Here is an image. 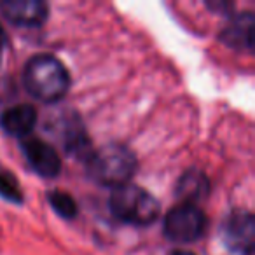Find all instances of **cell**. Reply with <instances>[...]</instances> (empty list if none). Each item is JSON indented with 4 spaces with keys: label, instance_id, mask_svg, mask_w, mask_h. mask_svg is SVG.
I'll list each match as a JSON object with an SVG mask.
<instances>
[{
    "label": "cell",
    "instance_id": "cell-1",
    "mask_svg": "<svg viewBox=\"0 0 255 255\" xmlns=\"http://www.w3.org/2000/svg\"><path fill=\"white\" fill-rule=\"evenodd\" d=\"M84 161L86 173L93 182L114 189L129 184L138 166L135 152L119 142H110L100 149L91 150Z\"/></svg>",
    "mask_w": 255,
    "mask_h": 255
},
{
    "label": "cell",
    "instance_id": "cell-2",
    "mask_svg": "<svg viewBox=\"0 0 255 255\" xmlns=\"http://www.w3.org/2000/svg\"><path fill=\"white\" fill-rule=\"evenodd\" d=\"M23 82L26 91L35 100L56 103L70 89V74L53 54H35L25 65Z\"/></svg>",
    "mask_w": 255,
    "mask_h": 255
},
{
    "label": "cell",
    "instance_id": "cell-3",
    "mask_svg": "<svg viewBox=\"0 0 255 255\" xmlns=\"http://www.w3.org/2000/svg\"><path fill=\"white\" fill-rule=\"evenodd\" d=\"M109 206L117 220L138 227L150 226L159 217V201L147 189L135 184L114 189Z\"/></svg>",
    "mask_w": 255,
    "mask_h": 255
},
{
    "label": "cell",
    "instance_id": "cell-4",
    "mask_svg": "<svg viewBox=\"0 0 255 255\" xmlns=\"http://www.w3.org/2000/svg\"><path fill=\"white\" fill-rule=\"evenodd\" d=\"M208 229V219L198 205L178 203L164 217L163 233L175 243H194Z\"/></svg>",
    "mask_w": 255,
    "mask_h": 255
},
{
    "label": "cell",
    "instance_id": "cell-5",
    "mask_svg": "<svg viewBox=\"0 0 255 255\" xmlns=\"http://www.w3.org/2000/svg\"><path fill=\"white\" fill-rule=\"evenodd\" d=\"M220 236L227 250L236 255H252L255 247V217L243 208H234L220 226Z\"/></svg>",
    "mask_w": 255,
    "mask_h": 255
},
{
    "label": "cell",
    "instance_id": "cell-6",
    "mask_svg": "<svg viewBox=\"0 0 255 255\" xmlns=\"http://www.w3.org/2000/svg\"><path fill=\"white\" fill-rule=\"evenodd\" d=\"M21 152L26 163L30 164L37 175L44 178H56L61 171V159L58 150L51 143L37 138V136H26L19 142Z\"/></svg>",
    "mask_w": 255,
    "mask_h": 255
},
{
    "label": "cell",
    "instance_id": "cell-7",
    "mask_svg": "<svg viewBox=\"0 0 255 255\" xmlns=\"http://www.w3.org/2000/svg\"><path fill=\"white\" fill-rule=\"evenodd\" d=\"M2 14L9 23L18 26H40L49 16V5L42 0H4Z\"/></svg>",
    "mask_w": 255,
    "mask_h": 255
},
{
    "label": "cell",
    "instance_id": "cell-8",
    "mask_svg": "<svg viewBox=\"0 0 255 255\" xmlns=\"http://www.w3.org/2000/svg\"><path fill=\"white\" fill-rule=\"evenodd\" d=\"M39 114L30 103H18L5 109L0 116V126L7 135L16 138H26L37 126Z\"/></svg>",
    "mask_w": 255,
    "mask_h": 255
},
{
    "label": "cell",
    "instance_id": "cell-9",
    "mask_svg": "<svg viewBox=\"0 0 255 255\" xmlns=\"http://www.w3.org/2000/svg\"><path fill=\"white\" fill-rule=\"evenodd\" d=\"M254 12H241V14H236L229 19L226 28H222V32H220L219 39L233 49L252 51L254 49Z\"/></svg>",
    "mask_w": 255,
    "mask_h": 255
},
{
    "label": "cell",
    "instance_id": "cell-10",
    "mask_svg": "<svg viewBox=\"0 0 255 255\" xmlns=\"http://www.w3.org/2000/svg\"><path fill=\"white\" fill-rule=\"evenodd\" d=\"M212 191L210 178L198 168L184 171L175 185V196L180 203H189V205H198L199 201L208 198Z\"/></svg>",
    "mask_w": 255,
    "mask_h": 255
},
{
    "label": "cell",
    "instance_id": "cell-11",
    "mask_svg": "<svg viewBox=\"0 0 255 255\" xmlns=\"http://www.w3.org/2000/svg\"><path fill=\"white\" fill-rule=\"evenodd\" d=\"M65 131L61 135V143L63 149L67 150L70 156L77 157H86L91 154V143H89V136L86 133L84 126H82L81 119L77 117V114H70L67 121H63Z\"/></svg>",
    "mask_w": 255,
    "mask_h": 255
},
{
    "label": "cell",
    "instance_id": "cell-12",
    "mask_svg": "<svg viewBox=\"0 0 255 255\" xmlns=\"http://www.w3.org/2000/svg\"><path fill=\"white\" fill-rule=\"evenodd\" d=\"M47 201H49L51 208L65 220H72L75 215H77V201L72 198L68 192L60 191V189H54V191L47 192Z\"/></svg>",
    "mask_w": 255,
    "mask_h": 255
},
{
    "label": "cell",
    "instance_id": "cell-13",
    "mask_svg": "<svg viewBox=\"0 0 255 255\" xmlns=\"http://www.w3.org/2000/svg\"><path fill=\"white\" fill-rule=\"evenodd\" d=\"M0 198L12 203V205H21L23 199H25L21 185L11 171H0Z\"/></svg>",
    "mask_w": 255,
    "mask_h": 255
},
{
    "label": "cell",
    "instance_id": "cell-14",
    "mask_svg": "<svg viewBox=\"0 0 255 255\" xmlns=\"http://www.w3.org/2000/svg\"><path fill=\"white\" fill-rule=\"evenodd\" d=\"M7 46V33H5L4 26L0 25V53H2V49Z\"/></svg>",
    "mask_w": 255,
    "mask_h": 255
},
{
    "label": "cell",
    "instance_id": "cell-15",
    "mask_svg": "<svg viewBox=\"0 0 255 255\" xmlns=\"http://www.w3.org/2000/svg\"><path fill=\"white\" fill-rule=\"evenodd\" d=\"M170 255H196L194 252H189V250H171Z\"/></svg>",
    "mask_w": 255,
    "mask_h": 255
}]
</instances>
